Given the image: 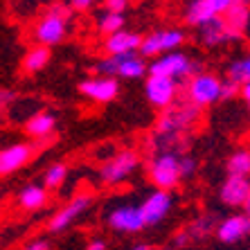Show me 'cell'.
Returning <instances> with one entry per match:
<instances>
[{"mask_svg":"<svg viewBox=\"0 0 250 250\" xmlns=\"http://www.w3.org/2000/svg\"><path fill=\"white\" fill-rule=\"evenodd\" d=\"M198 29V41L201 45L205 47H221V45H228V43H232V34H230V27H228L226 18L221 14H216L212 21H208L205 25H201Z\"/></svg>","mask_w":250,"mask_h":250,"instance_id":"obj_14","label":"cell"},{"mask_svg":"<svg viewBox=\"0 0 250 250\" xmlns=\"http://www.w3.org/2000/svg\"><path fill=\"white\" fill-rule=\"evenodd\" d=\"M106 223L117 232H128V234L140 232L142 228H146L142 208H138V205H117V208H113L106 214Z\"/></svg>","mask_w":250,"mask_h":250,"instance_id":"obj_11","label":"cell"},{"mask_svg":"<svg viewBox=\"0 0 250 250\" xmlns=\"http://www.w3.org/2000/svg\"><path fill=\"white\" fill-rule=\"evenodd\" d=\"M241 97L246 99V104H248V108H250V79L246 83H241Z\"/></svg>","mask_w":250,"mask_h":250,"instance_id":"obj_39","label":"cell"},{"mask_svg":"<svg viewBox=\"0 0 250 250\" xmlns=\"http://www.w3.org/2000/svg\"><path fill=\"white\" fill-rule=\"evenodd\" d=\"M140 167V156L133 149H122V151L113 153L99 169V183L106 187L122 185L128 176Z\"/></svg>","mask_w":250,"mask_h":250,"instance_id":"obj_5","label":"cell"},{"mask_svg":"<svg viewBox=\"0 0 250 250\" xmlns=\"http://www.w3.org/2000/svg\"><path fill=\"white\" fill-rule=\"evenodd\" d=\"M142 39L138 32H128V29H120L115 34H108L104 41L106 54H122V52H138L142 45Z\"/></svg>","mask_w":250,"mask_h":250,"instance_id":"obj_18","label":"cell"},{"mask_svg":"<svg viewBox=\"0 0 250 250\" xmlns=\"http://www.w3.org/2000/svg\"><path fill=\"white\" fill-rule=\"evenodd\" d=\"M93 201H95L93 194H88V192H82V194H77V196H72L68 203L59 209V212H54V216L50 219V223H47L50 232H63V230H68L79 216L86 214L88 209H90Z\"/></svg>","mask_w":250,"mask_h":250,"instance_id":"obj_8","label":"cell"},{"mask_svg":"<svg viewBox=\"0 0 250 250\" xmlns=\"http://www.w3.org/2000/svg\"><path fill=\"white\" fill-rule=\"evenodd\" d=\"M57 126V120H54L52 113H36L25 122V133L29 138H47V135L54 131Z\"/></svg>","mask_w":250,"mask_h":250,"instance_id":"obj_22","label":"cell"},{"mask_svg":"<svg viewBox=\"0 0 250 250\" xmlns=\"http://www.w3.org/2000/svg\"><path fill=\"white\" fill-rule=\"evenodd\" d=\"M250 196V176H230L219 189V198L228 208H241Z\"/></svg>","mask_w":250,"mask_h":250,"instance_id":"obj_15","label":"cell"},{"mask_svg":"<svg viewBox=\"0 0 250 250\" xmlns=\"http://www.w3.org/2000/svg\"><path fill=\"white\" fill-rule=\"evenodd\" d=\"M216 16V9L212 7L209 0H189L185 7V23L192 27H201L208 21Z\"/></svg>","mask_w":250,"mask_h":250,"instance_id":"obj_21","label":"cell"},{"mask_svg":"<svg viewBox=\"0 0 250 250\" xmlns=\"http://www.w3.org/2000/svg\"><path fill=\"white\" fill-rule=\"evenodd\" d=\"M70 5L75 7L77 12H86L88 7H93L95 5V0H68Z\"/></svg>","mask_w":250,"mask_h":250,"instance_id":"obj_36","label":"cell"},{"mask_svg":"<svg viewBox=\"0 0 250 250\" xmlns=\"http://www.w3.org/2000/svg\"><path fill=\"white\" fill-rule=\"evenodd\" d=\"M47 203V187L45 185H25L16 196V205L25 212H39Z\"/></svg>","mask_w":250,"mask_h":250,"instance_id":"obj_20","label":"cell"},{"mask_svg":"<svg viewBox=\"0 0 250 250\" xmlns=\"http://www.w3.org/2000/svg\"><path fill=\"white\" fill-rule=\"evenodd\" d=\"M226 18L228 27H230V34H232V41H239L246 36V27H248V21H250V7L244 5V2H234L226 14H221Z\"/></svg>","mask_w":250,"mask_h":250,"instance_id":"obj_19","label":"cell"},{"mask_svg":"<svg viewBox=\"0 0 250 250\" xmlns=\"http://www.w3.org/2000/svg\"><path fill=\"white\" fill-rule=\"evenodd\" d=\"M47 9H50V12H54V14H59V16L65 18V21H70V18H72V12H77V9L70 5V2H63V0L52 2V5L47 7Z\"/></svg>","mask_w":250,"mask_h":250,"instance_id":"obj_30","label":"cell"},{"mask_svg":"<svg viewBox=\"0 0 250 250\" xmlns=\"http://www.w3.org/2000/svg\"><path fill=\"white\" fill-rule=\"evenodd\" d=\"M106 248H108V246H106L104 239H93V241L88 244L86 250H106Z\"/></svg>","mask_w":250,"mask_h":250,"instance_id":"obj_38","label":"cell"},{"mask_svg":"<svg viewBox=\"0 0 250 250\" xmlns=\"http://www.w3.org/2000/svg\"><path fill=\"white\" fill-rule=\"evenodd\" d=\"M185 43V32L181 27H169V29H156L151 34H146L140 45L142 57H160L165 52L178 50Z\"/></svg>","mask_w":250,"mask_h":250,"instance_id":"obj_7","label":"cell"},{"mask_svg":"<svg viewBox=\"0 0 250 250\" xmlns=\"http://www.w3.org/2000/svg\"><path fill=\"white\" fill-rule=\"evenodd\" d=\"M79 93L95 104H108L120 93V83H117V77H93V79H86L79 83Z\"/></svg>","mask_w":250,"mask_h":250,"instance_id":"obj_12","label":"cell"},{"mask_svg":"<svg viewBox=\"0 0 250 250\" xmlns=\"http://www.w3.org/2000/svg\"><path fill=\"white\" fill-rule=\"evenodd\" d=\"M171 205H174V198L169 194V189H158L151 192L149 196L142 201V214H145L146 226H158L167 219V214L171 212Z\"/></svg>","mask_w":250,"mask_h":250,"instance_id":"obj_13","label":"cell"},{"mask_svg":"<svg viewBox=\"0 0 250 250\" xmlns=\"http://www.w3.org/2000/svg\"><path fill=\"white\" fill-rule=\"evenodd\" d=\"M189 244H192V234L187 232V228H185V230H181V232L176 234V248H185Z\"/></svg>","mask_w":250,"mask_h":250,"instance_id":"obj_34","label":"cell"},{"mask_svg":"<svg viewBox=\"0 0 250 250\" xmlns=\"http://www.w3.org/2000/svg\"><path fill=\"white\" fill-rule=\"evenodd\" d=\"M149 178L158 189H174L183 181L181 156L176 151H158L149 160Z\"/></svg>","mask_w":250,"mask_h":250,"instance_id":"obj_4","label":"cell"},{"mask_svg":"<svg viewBox=\"0 0 250 250\" xmlns=\"http://www.w3.org/2000/svg\"><path fill=\"white\" fill-rule=\"evenodd\" d=\"M131 250H151V246H146V244H138V246H133Z\"/></svg>","mask_w":250,"mask_h":250,"instance_id":"obj_40","label":"cell"},{"mask_svg":"<svg viewBox=\"0 0 250 250\" xmlns=\"http://www.w3.org/2000/svg\"><path fill=\"white\" fill-rule=\"evenodd\" d=\"M198 108H201V106L192 104L189 99H187L185 104L165 108L163 115L158 117L156 133L158 135H183L185 131H189V128L196 124Z\"/></svg>","mask_w":250,"mask_h":250,"instance_id":"obj_3","label":"cell"},{"mask_svg":"<svg viewBox=\"0 0 250 250\" xmlns=\"http://www.w3.org/2000/svg\"><path fill=\"white\" fill-rule=\"evenodd\" d=\"M145 97L149 99L151 106L165 111L169 106H174L178 97V82L165 75H149L145 82Z\"/></svg>","mask_w":250,"mask_h":250,"instance_id":"obj_9","label":"cell"},{"mask_svg":"<svg viewBox=\"0 0 250 250\" xmlns=\"http://www.w3.org/2000/svg\"><path fill=\"white\" fill-rule=\"evenodd\" d=\"M237 95H241V83L228 77L221 86V99L226 102V99H232V97H237Z\"/></svg>","mask_w":250,"mask_h":250,"instance_id":"obj_29","label":"cell"},{"mask_svg":"<svg viewBox=\"0 0 250 250\" xmlns=\"http://www.w3.org/2000/svg\"><path fill=\"white\" fill-rule=\"evenodd\" d=\"M145 59L138 52H122V54H108V57L99 59L95 63L97 75H108L117 79H140L146 72Z\"/></svg>","mask_w":250,"mask_h":250,"instance_id":"obj_2","label":"cell"},{"mask_svg":"<svg viewBox=\"0 0 250 250\" xmlns=\"http://www.w3.org/2000/svg\"><path fill=\"white\" fill-rule=\"evenodd\" d=\"M65 176H68V167L63 163H54L45 169V174H43V185L47 189H57L65 183Z\"/></svg>","mask_w":250,"mask_h":250,"instance_id":"obj_26","label":"cell"},{"mask_svg":"<svg viewBox=\"0 0 250 250\" xmlns=\"http://www.w3.org/2000/svg\"><path fill=\"white\" fill-rule=\"evenodd\" d=\"M244 209H246V212H248V214H250V196H248V201H246V205H244Z\"/></svg>","mask_w":250,"mask_h":250,"instance_id":"obj_41","label":"cell"},{"mask_svg":"<svg viewBox=\"0 0 250 250\" xmlns=\"http://www.w3.org/2000/svg\"><path fill=\"white\" fill-rule=\"evenodd\" d=\"M65 32H68V21L65 18H61L59 14L50 12L47 9L45 14H43L39 21H36L34 25V41L41 43V45H59V43L65 39Z\"/></svg>","mask_w":250,"mask_h":250,"instance_id":"obj_10","label":"cell"},{"mask_svg":"<svg viewBox=\"0 0 250 250\" xmlns=\"http://www.w3.org/2000/svg\"><path fill=\"white\" fill-rule=\"evenodd\" d=\"M209 2H212V7L216 9V14H226L237 0H209Z\"/></svg>","mask_w":250,"mask_h":250,"instance_id":"obj_33","label":"cell"},{"mask_svg":"<svg viewBox=\"0 0 250 250\" xmlns=\"http://www.w3.org/2000/svg\"><path fill=\"white\" fill-rule=\"evenodd\" d=\"M228 77L239 83H246L250 79V54L241 59H234L232 63L228 65Z\"/></svg>","mask_w":250,"mask_h":250,"instance_id":"obj_28","label":"cell"},{"mask_svg":"<svg viewBox=\"0 0 250 250\" xmlns=\"http://www.w3.org/2000/svg\"><path fill=\"white\" fill-rule=\"evenodd\" d=\"M124 25H126V16L120 14V12H108V9H104V12L99 14V18H97V29L104 36L115 34V32L124 29Z\"/></svg>","mask_w":250,"mask_h":250,"instance_id":"obj_24","label":"cell"},{"mask_svg":"<svg viewBox=\"0 0 250 250\" xmlns=\"http://www.w3.org/2000/svg\"><path fill=\"white\" fill-rule=\"evenodd\" d=\"M126 7H128V0H104V9H108V12L124 14Z\"/></svg>","mask_w":250,"mask_h":250,"instance_id":"obj_32","label":"cell"},{"mask_svg":"<svg viewBox=\"0 0 250 250\" xmlns=\"http://www.w3.org/2000/svg\"><path fill=\"white\" fill-rule=\"evenodd\" d=\"M50 47L47 45H41V43H36V45H32L25 52V57H23V70L25 72H41L43 68H45L47 63H50Z\"/></svg>","mask_w":250,"mask_h":250,"instance_id":"obj_23","label":"cell"},{"mask_svg":"<svg viewBox=\"0 0 250 250\" xmlns=\"http://www.w3.org/2000/svg\"><path fill=\"white\" fill-rule=\"evenodd\" d=\"M221 86L223 82L212 72H196L187 79L185 83V97L196 106H212L221 102Z\"/></svg>","mask_w":250,"mask_h":250,"instance_id":"obj_6","label":"cell"},{"mask_svg":"<svg viewBox=\"0 0 250 250\" xmlns=\"http://www.w3.org/2000/svg\"><path fill=\"white\" fill-rule=\"evenodd\" d=\"M216 228V221H214V216H198V219H194L189 226H187V232L192 234V241L194 239H205L212 234V230Z\"/></svg>","mask_w":250,"mask_h":250,"instance_id":"obj_27","label":"cell"},{"mask_svg":"<svg viewBox=\"0 0 250 250\" xmlns=\"http://www.w3.org/2000/svg\"><path fill=\"white\" fill-rule=\"evenodd\" d=\"M250 234V214H232L226 216L219 226H216V237L221 244H237L241 239Z\"/></svg>","mask_w":250,"mask_h":250,"instance_id":"obj_16","label":"cell"},{"mask_svg":"<svg viewBox=\"0 0 250 250\" xmlns=\"http://www.w3.org/2000/svg\"><path fill=\"white\" fill-rule=\"evenodd\" d=\"M32 146L25 145V142H16V145H9L2 149L0 153V171L2 176H9L14 171H18L21 167L29 163V158H32Z\"/></svg>","mask_w":250,"mask_h":250,"instance_id":"obj_17","label":"cell"},{"mask_svg":"<svg viewBox=\"0 0 250 250\" xmlns=\"http://www.w3.org/2000/svg\"><path fill=\"white\" fill-rule=\"evenodd\" d=\"M226 169L230 176H250V151L248 149H239L228 158Z\"/></svg>","mask_w":250,"mask_h":250,"instance_id":"obj_25","label":"cell"},{"mask_svg":"<svg viewBox=\"0 0 250 250\" xmlns=\"http://www.w3.org/2000/svg\"><path fill=\"white\" fill-rule=\"evenodd\" d=\"M165 250H174V248H165ZM176 250H178V248H176Z\"/></svg>","mask_w":250,"mask_h":250,"instance_id":"obj_44","label":"cell"},{"mask_svg":"<svg viewBox=\"0 0 250 250\" xmlns=\"http://www.w3.org/2000/svg\"><path fill=\"white\" fill-rule=\"evenodd\" d=\"M181 174L183 178H192L196 174V160L192 156H181Z\"/></svg>","mask_w":250,"mask_h":250,"instance_id":"obj_31","label":"cell"},{"mask_svg":"<svg viewBox=\"0 0 250 250\" xmlns=\"http://www.w3.org/2000/svg\"><path fill=\"white\" fill-rule=\"evenodd\" d=\"M246 39L250 41V21H248V27H246Z\"/></svg>","mask_w":250,"mask_h":250,"instance_id":"obj_42","label":"cell"},{"mask_svg":"<svg viewBox=\"0 0 250 250\" xmlns=\"http://www.w3.org/2000/svg\"><path fill=\"white\" fill-rule=\"evenodd\" d=\"M239 2H244V5H248V7H250V0H239Z\"/></svg>","mask_w":250,"mask_h":250,"instance_id":"obj_43","label":"cell"},{"mask_svg":"<svg viewBox=\"0 0 250 250\" xmlns=\"http://www.w3.org/2000/svg\"><path fill=\"white\" fill-rule=\"evenodd\" d=\"M201 72V63L192 61L185 52L181 50H171V52H165L160 57H153V61L149 63V75H165L171 77L176 82H187L192 75Z\"/></svg>","mask_w":250,"mask_h":250,"instance_id":"obj_1","label":"cell"},{"mask_svg":"<svg viewBox=\"0 0 250 250\" xmlns=\"http://www.w3.org/2000/svg\"><path fill=\"white\" fill-rule=\"evenodd\" d=\"M9 102H14V93H12V90H7V88H2V93H0V106H2V108H7V106H9Z\"/></svg>","mask_w":250,"mask_h":250,"instance_id":"obj_37","label":"cell"},{"mask_svg":"<svg viewBox=\"0 0 250 250\" xmlns=\"http://www.w3.org/2000/svg\"><path fill=\"white\" fill-rule=\"evenodd\" d=\"M23 250H50V244H47L45 239H34V241L25 244Z\"/></svg>","mask_w":250,"mask_h":250,"instance_id":"obj_35","label":"cell"}]
</instances>
